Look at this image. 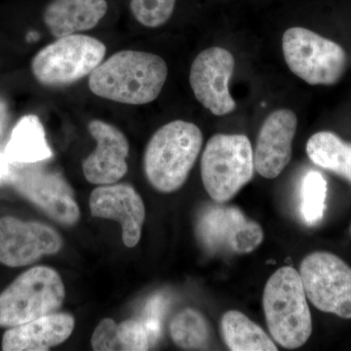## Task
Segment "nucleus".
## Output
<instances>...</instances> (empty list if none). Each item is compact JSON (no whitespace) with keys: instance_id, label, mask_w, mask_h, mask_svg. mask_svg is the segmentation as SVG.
<instances>
[{"instance_id":"f257e3e1","label":"nucleus","mask_w":351,"mask_h":351,"mask_svg":"<svg viewBox=\"0 0 351 351\" xmlns=\"http://www.w3.org/2000/svg\"><path fill=\"white\" fill-rule=\"evenodd\" d=\"M168 68L162 58L142 51L123 50L103 62L89 75L92 93L126 105H145L162 91Z\"/></svg>"},{"instance_id":"f03ea898","label":"nucleus","mask_w":351,"mask_h":351,"mask_svg":"<svg viewBox=\"0 0 351 351\" xmlns=\"http://www.w3.org/2000/svg\"><path fill=\"white\" fill-rule=\"evenodd\" d=\"M203 144L195 124L175 120L159 128L145 147L144 171L156 191L171 193L184 186Z\"/></svg>"},{"instance_id":"7ed1b4c3","label":"nucleus","mask_w":351,"mask_h":351,"mask_svg":"<svg viewBox=\"0 0 351 351\" xmlns=\"http://www.w3.org/2000/svg\"><path fill=\"white\" fill-rule=\"evenodd\" d=\"M263 306L270 335L282 348L295 350L311 338V311L301 276L293 267H281L270 276L263 290Z\"/></svg>"},{"instance_id":"20e7f679","label":"nucleus","mask_w":351,"mask_h":351,"mask_svg":"<svg viewBox=\"0 0 351 351\" xmlns=\"http://www.w3.org/2000/svg\"><path fill=\"white\" fill-rule=\"evenodd\" d=\"M255 170L253 147L246 136L217 134L208 141L201 158V179L215 202L234 197Z\"/></svg>"},{"instance_id":"39448f33","label":"nucleus","mask_w":351,"mask_h":351,"mask_svg":"<svg viewBox=\"0 0 351 351\" xmlns=\"http://www.w3.org/2000/svg\"><path fill=\"white\" fill-rule=\"evenodd\" d=\"M64 298L66 289L56 270L32 267L0 294V327L19 326L57 313Z\"/></svg>"},{"instance_id":"423d86ee","label":"nucleus","mask_w":351,"mask_h":351,"mask_svg":"<svg viewBox=\"0 0 351 351\" xmlns=\"http://www.w3.org/2000/svg\"><path fill=\"white\" fill-rule=\"evenodd\" d=\"M106 53L105 44L92 36H63L34 56L32 75L44 86H66L91 75L103 63Z\"/></svg>"},{"instance_id":"0eeeda50","label":"nucleus","mask_w":351,"mask_h":351,"mask_svg":"<svg viewBox=\"0 0 351 351\" xmlns=\"http://www.w3.org/2000/svg\"><path fill=\"white\" fill-rule=\"evenodd\" d=\"M282 50L291 71L308 84L334 85L345 73L348 58L343 48L304 27L285 32Z\"/></svg>"},{"instance_id":"6e6552de","label":"nucleus","mask_w":351,"mask_h":351,"mask_svg":"<svg viewBox=\"0 0 351 351\" xmlns=\"http://www.w3.org/2000/svg\"><path fill=\"white\" fill-rule=\"evenodd\" d=\"M306 298L316 308L351 319V267L329 252H314L300 267Z\"/></svg>"},{"instance_id":"1a4fd4ad","label":"nucleus","mask_w":351,"mask_h":351,"mask_svg":"<svg viewBox=\"0 0 351 351\" xmlns=\"http://www.w3.org/2000/svg\"><path fill=\"white\" fill-rule=\"evenodd\" d=\"M8 182L51 219L66 226L77 223L80 210L63 176L38 163H13Z\"/></svg>"},{"instance_id":"9d476101","label":"nucleus","mask_w":351,"mask_h":351,"mask_svg":"<svg viewBox=\"0 0 351 351\" xmlns=\"http://www.w3.org/2000/svg\"><path fill=\"white\" fill-rule=\"evenodd\" d=\"M201 245L212 253L248 254L262 244L263 230L237 206L208 205L196 223Z\"/></svg>"},{"instance_id":"9b49d317","label":"nucleus","mask_w":351,"mask_h":351,"mask_svg":"<svg viewBox=\"0 0 351 351\" xmlns=\"http://www.w3.org/2000/svg\"><path fill=\"white\" fill-rule=\"evenodd\" d=\"M63 239L49 226L14 217L0 218V263L22 267L62 249Z\"/></svg>"},{"instance_id":"f8f14e48","label":"nucleus","mask_w":351,"mask_h":351,"mask_svg":"<svg viewBox=\"0 0 351 351\" xmlns=\"http://www.w3.org/2000/svg\"><path fill=\"white\" fill-rule=\"evenodd\" d=\"M234 66L232 53L221 47L202 51L191 64L189 83L195 98L218 117L228 114L237 108L228 89Z\"/></svg>"},{"instance_id":"ddd939ff","label":"nucleus","mask_w":351,"mask_h":351,"mask_svg":"<svg viewBox=\"0 0 351 351\" xmlns=\"http://www.w3.org/2000/svg\"><path fill=\"white\" fill-rule=\"evenodd\" d=\"M89 208L95 218L119 221L126 247L133 248L138 243L145 219V207L133 186L126 184L98 186L90 195Z\"/></svg>"},{"instance_id":"4468645a","label":"nucleus","mask_w":351,"mask_h":351,"mask_svg":"<svg viewBox=\"0 0 351 351\" xmlns=\"http://www.w3.org/2000/svg\"><path fill=\"white\" fill-rule=\"evenodd\" d=\"M88 130L96 140V149L83 160L82 170L88 182L98 186L115 184L128 172L126 162L129 142L119 128L101 121L92 120Z\"/></svg>"},{"instance_id":"2eb2a0df","label":"nucleus","mask_w":351,"mask_h":351,"mask_svg":"<svg viewBox=\"0 0 351 351\" xmlns=\"http://www.w3.org/2000/svg\"><path fill=\"white\" fill-rule=\"evenodd\" d=\"M297 126L295 112L286 108L276 110L265 119L254 152L255 169L262 177H278L290 162Z\"/></svg>"},{"instance_id":"dca6fc26","label":"nucleus","mask_w":351,"mask_h":351,"mask_svg":"<svg viewBox=\"0 0 351 351\" xmlns=\"http://www.w3.org/2000/svg\"><path fill=\"white\" fill-rule=\"evenodd\" d=\"M75 325V317L71 314L55 313L9 328L2 338V350H50L71 337Z\"/></svg>"},{"instance_id":"f3484780","label":"nucleus","mask_w":351,"mask_h":351,"mask_svg":"<svg viewBox=\"0 0 351 351\" xmlns=\"http://www.w3.org/2000/svg\"><path fill=\"white\" fill-rule=\"evenodd\" d=\"M108 12L107 0H53L43 21L56 38L94 29Z\"/></svg>"},{"instance_id":"a211bd4d","label":"nucleus","mask_w":351,"mask_h":351,"mask_svg":"<svg viewBox=\"0 0 351 351\" xmlns=\"http://www.w3.org/2000/svg\"><path fill=\"white\" fill-rule=\"evenodd\" d=\"M4 154L12 163H39L53 156L45 130L36 115L22 117L11 132Z\"/></svg>"},{"instance_id":"6ab92c4d","label":"nucleus","mask_w":351,"mask_h":351,"mask_svg":"<svg viewBox=\"0 0 351 351\" xmlns=\"http://www.w3.org/2000/svg\"><path fill=\"white\" fill-rule=\"evenodd\" d=\"M306 154L318 167L351 184V144L329 131L318 132L307 141Z\"/></svg>"},{"instance_id":"aec40b11","label":"nucleus","mask_w":351,"mask_h":351,"mask_svg":"<svg viewBox=\"0 0 351 351\" xmlns=\"http://www.w3.org/2000/svg\"><path fill=\"white\" fill-rule=\"evenodd\" d=\"M221 328L223 341L230 350H278L269 335L239 311H230L223 314Z\"/></svg>"},{"instance_id":"412c9836","label":"nucleus","mask_w":351,"mask_h":351,"mask_svg":"<svg viewBox=\"0 0 351 351\" xmlns=\"http://www.w3.org/2000/svg\"><path fill=\"white\" fill-rule=\"evenodd\" d=\"M170 335L182 350H200L209 346L211 331L204 315L189 307L175 316L170 324Z\"/></svg>"},{"instance_id":"4be33fe9","label":"nucleus","mask_w":351,"mask_h":351,"mask_svg":"<svg viewBox=\"0 0 351 351\" xmlns=\"http://www.w3.org/2000/svg\"><path fill=\"white\" fill-rule=\"evenodd\" d=\"M328 184L320 172L311 170L302 178L300 193V211L302 221L315 226L322 221L326 210Z\"/></svg>"},{"instance_id":"5701e85b","label":"nucleus","mask_w":351,"mask_h":351,"mask_svg":"<svg viewBox=\"0 0 351 351\" xmlns=\"http://www.w3.org/2000/svg\"><path fill=\"white\" fill-rule=\"evenodd\" d=\"M177 0H131L130 9L135 19L147 27H159L169 21Z\"/></svg>"},{"instance_id":"b1692460","label":"nucleus","mask_w":351,"mask_h":351,"mask_svg":"<svg viewBox=\"0 0 351 351\" xmlns=\"http://www.w3.org/2000/svg\"><path fill=\"white\" fill-rule=\"evenodd\" d=\"M117 338L121 350H149V332L140 321L129 319L120 323L117 326Z\"/></svg>"},{"instance_id":"393cba45","label":"nucleus","mask_w":351,"mask_h":351,"mask_svg":"<svg viewBox=\"0 0 351 351\" xmlns=\"http://www.w3.org/2000/svg\"><path fill=\"white\" fill-rule=\"evenodd\" d=\"M117 326L119 325L112 318L101 320L92 335L91 346L93 350H121L117 338Z\"/></svg>"},{"instance_id":"a878e982","label":"nucleus","mask_w":351,"mask_h":351,"mask_svg":"<svg viewBox=\"0 0 351 351\" xmlns=\"http://www.w3.org/2000/svg\"><path fill=\"white\" fill-rule=\"evenodd\" d=\"M9 121H10V115H9L8 107L3 101H0V143L5 135Z\"/></svg>"},{"instance_id":"bb28decb","label":"nucleus","mask_w":351,"mask_h":351,"mask_svg":"<svg viewBox=\"0 0 351 351\" xmlns=\"http://www.w3.org/2000/svg\"><path fill=\"white\" fill-rule=\"evenodd\" d=\"M12 164L4 152H0V182H8L12 172Z\"/></svg>"}]
</instances>
